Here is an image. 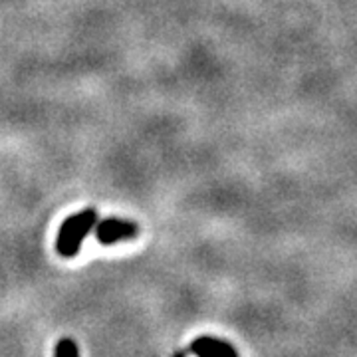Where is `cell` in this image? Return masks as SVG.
Masks as SVG:
<instances>
[{
  "label": "cell",
  "mask_w": 357,
  "mask_h": 357,
  "mask_svg": "<svg viewBox=\"0 0 357 357\" xmlns=\"http://www.w3.org/2000/svg\"><path fill=\"white\" fill-rule=\"evenodd\" d=\"M96 222H98V213L93 208H84L76 215L66 218L58 230V238H56L58 255L64 258L76 256L82 248V243L96 227Z\"/></svg>",
  "instance_id": "1"
},
{
  "label": "cell",
  "mask_w": 357,
  "mask_h": 357,
  "mask_svg": "<svg viewBox=\"0 0 357 357\" xmlns=\"http://www.w3.org/2000/svg\"><path fill=\"white\" fill-rule=\"evenodd\" d=\"M93 232H96L98 243L112 246L115 243L135 238L139 234V227L126 218H103L100 222H96Z\"/></svg>",
  "instance_id": "2"
},
{
  "label": "cell",
  "mask_w": 357,
  "mask_h": 357,
  "mask_svg": "<svg viewBox=\"0 0 357 357\" xmlns=\"http://www.w3.org/2000/svg\"><path fill=\"white\" fill-rule=\"evenodd\" d=\"M191 354L197 357H238L232 345L211 335L197 337L191 344Z\"/></svg>",
  "instance_id": "3"
},
{
  "label": "cell",
  "mask_w": 357,
  "mask_h": 357,
  "mask_svg": "<svg viewBox=\"0 0 357 357\" xmlns=\"http://www.w3.org/2000/svg\"><path fill=\"white\" fill-rule=\"evenodd\" d=\"M54 356L56 357H79V349H77V344L72 340V337H62L56 349H54Z\"/></svg>",
  "instance_id": "4"
},
{
  "label": "cell",
  "mask_w": 357,
  "mask_h": 357,
  "mask_svg": "<svg viewBox=\"0 0 357 357\" xmlns=\"http://www.w3.org/2000/svg\"><path fill=\"white\" fill-rule=\"evenodd\" d=\"M175 357H187V354H185V351H178V354Z\"/></svg>",
  "instance_id": "5"
}]
</instances>
